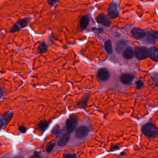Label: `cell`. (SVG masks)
Masks as SVG:
<instances>
[{
	"label": "cell",
	"mask_w": 158,
	"mask_h": 158,
	"mask_svg": "<svg viewBox=\"0 0 158 158\" xmlns=\"http://www.w3.org/2000/svg\"><path fill=\"white\" fill-rule=\"evenodd\" d=\"M143 134L148 138L155 137L158 135V128L151 122L146 123L141 128Z\"/></svg>",
	"instance_id": "cell-1"
},
{
	"label": "cell",
	"mask_w": 158,
	"mask_h": 158,
	"mask_svg": "<svg viewBox=\"0 0 158 158\" xmlns=\"http://www.w3.org/2000/svg\"><path fill=\"white\" fill-rule=\"evenodd\" d=\"M30 21V19L28 18H25L18 20L12 27L10 30V33H15L16 32L19 31L21 30V29H23L27 26Z\"/></svg>",
	"instance_id": "cell-2"
},
{
	"label": "cell",
	"mask_w": 158,
	"mask_h": 158,
	"mask_svg": "<svg viewBox=\"0 0 158 158\" xmlns=\"http://www.w3.org/2000/svg\"><path fill=\"white\" fill-rule=\"evenodd\" d=\"M134 54L137 58L139 60H143L149 57L148 49L144 46H138L135 49Z\"/></svg>",
	"instance_id": "cell-3"
},
{
	"label": "cell",
	"mask_w": 158,
	"mask_h": 158,
	"mask_svg": "<svg viewBox=\"0 0 158 158\" xmlns=\"http://www.w3.org/2000/svg\"><path fill=\"white\" fill-rule=\"evenodd\" d=\"M108 16L110 19L116 18L118 16L119 12L118 10V6L115 3H112L109 5Z\"/></svg>",
	"instance_id": "cell-4"
},
{
	"label": "cell",
	"mask_w": 158,
	"mask_h": 158,
	"mask_svg": "<svg viewBox=\"0 0 158 158\" xmlns=\"http://www.w3.org/2000/svg\"><path fill=\"white\" fill-rule=\"evenodd\" d=\"M96 20L98 24H101L107 27H109L111 24L110 18L109 16L106 15L104 14H100L97 16Z\"/></svg>",
	"instance_id": "cell-5"
},
{
	"label": "cell",
	"mask_w": 158,
	"mask_h": 158,
	"mask_svg": "<svg viewBox=\"0 0 158 158\" xmlns=\"http://www.w3.org/2000/svg\"><path fill=\"white\" fill-rule=\"evenodd\" d=\"M132 36L137 40H141L145 37L146 35L145 32L140 28H135L131 31Z\"/></svg>",
	"instance_id": "cell-6"
},
{
	"label": "cell",
	"mask_w": 158,
	"mask_h": 158,
	"mask_svg": "<svg viewBox=\"0 0 158 158\" xmlns=\"http://www.w3.org/2000/svg\"><path fill=\"white\" fill-rule=\"evenodd\" d=\"M89 129L88 127L85 126H82L76 129L75 133L76 136L79 139H82L88 135Z\"/></svg>",
	"instance_id": "cell-7"
},
{
	"label": "cell",
	"mask_w": 158,
	"mask_h": 158,
	"mask_svg": "<svg viewBox=\"0 0 158 158\" xmlns=\"http://www.w3.org/2000/svg\"><path fill=\"white\" fill-rule=\"evenodd\" d=\"M110 73L106 68H101L98 71V77L101 81H106L110 78Z\"/></svg>",
	"instance_id": "cell-8"
},
{
	"label": "cell",
	"mask_w": 158,
	"mask_h": 158,
	"mask_svg": "<svg viewBox=\"0 0 158 158\" xmlns=\"http://www.w3.org/2000/svg\"><path fill=\"white\" fill-rule=\"evenodd\" d=\"M77 125V121L74 117H70L66 122L67 130L69 133H71L76 129Z\"/></svg>",
	"instance_id": "cell-9"
},
{
	"label": "cell",
	"mask_w": 158,
	"mask_h": 158,
	"mask_svg": "<svg viewBox=\"0 0 158 158\" xmlns=\"http://www.w3.org/2000/svg\"><path fill=\"white\" fill-rule=\"evenodd\" d=\"M13 116V113H7L0 117V129L5 124L11 120Z\"/></svg>",
	"instance_id": "cell-10"
},
{
	"label": "cell",
	"mask_w": 158,
	"mask_h": 158,
	"mask_svg": "<svg viewBox=\"0 0 158 158\" xmlns=\"http://www.w3.org/2000/svg\"><path fill=\"white\" fill-rule=\"evenodd\" d=\"M134 79V76L129 73L123 74L120 77V81L125 85L131 84Z\"/></svg>",
	"instance_id": "cell-11"
},
{
	"label": "cell",
	"mask_w": 158,
	"mask_h": 158,
	"mask_svg": "<svg viewBox=\"0 0 158 158\" xmlns=\"http://www.w3.org/2000/svg\"><path fill=\"white\" fill-rule=\"evenodd\" d=\"M149 57L155 62L158 61V48L156 47H150L148 49Z\"/></svg>",
	"instance_id": "cell-12"
},
{
	"label": "cell",
	"mask_w": 158,
	"mask_h": 158,
	"mask_svg": "<svg viewBox=\"0 0 158 158\" xmlns=\"http://www.w3.org/2000/svg\"><path fill=\"white\" fill-rule=\"evenodd\" d=\"M157 39H158V32L153 30L147 32V40L148 42L153 43Z\"/></svg>",
	"instance_id": "cell-13"
},
{
	"label": "cell",
	"mask_w": 158,
	"mask_h": 158,
	"mask_svg": "<svg viewBox=\"0 0 158 158\" xmlns=\"http://www.w3.org/2000/svg\"><path fill=\"white\" fill-rule=\"evenodd\" d=\"M70 134L68 133V134H64L58 140V145L60 147H62L66 145L70 141Z\"/></svg>",
	"instance_id": "cell-14"
},
{
	"label": "cell",
	"mask_w": 158,
	"mask_h": 158,
	"mask_svg": "<svg viewBox=\"0 0 158 158\" xmlns=\"http://www.w3.org/2000/svg\"><path fill=\"white\" fill-rule=\"evenodd\" d=\"M127 46V42L123 40H121L118 42H117V43L116 44L115 49L118 53H121V52Z\"/></svg>",
	"instance_id": "cell-15"
},
{
	"label": "cell",
	"mask_w": 158,
	"mask_h": 158,
	"mask_svg": "<svg viewBox=\"0 0 158 158\" xmlns=\"http://www.w3.org/2000/svg\"><path fill=\"white\" fill-rule=\"evenodd\" d=\"M134 52L131 47H128L124 50L123 56L126 59H131L134 55Z\"/></svg>",
	"instance_id": "cell-16"
},
{
	"label": "cell",
	"mask_w": 158,
	"mask_h": 158,
	"mask_svg": "<svg viewBox=\"0 0 158 158\" xmlns=\"http://www.w3.org/2000/svg\"><path fill=\"white\" fill-rule=\"evenodd\" d=\"M89 22V19L87 16H84L82 17L80 20V27L83 30L86 28Z\"/></svg>",
	"instance_id": "cell-17"
},
{
	"label": "cell",
	"mask_w": 158,
	"mask_h": 158,
	"mask_svg": "<svg viewBox=\"0 0 158 158\" xmlns=\"http://www.w3.org/2000/svg\"><path fill=\"white\" fill-rule=\"evenodd\" d=\"M104 48L107 53L111 54L113 53L112 46L110 40H107L104 43Z\"/></svg>",
	"instance_id": "cell-18"
},
{
	"label": "cell",
	"mask_w": 158,
	"mask_h": 158,
	"mask_svg": "<svg viewBox=\"0 0 158 158\" xmlns=\"http://www.w3.org/2000/svg\"><path fill=\"white\" fill-rule=\"evenodd\" d=\"M47 49H48V46L47 44L44 42H43L38 47V52L40 53H44L46 52Z\"/></svg>",
	"instance_id": "cell-19"
},
{
	"label": "cell",
	"mask_w": 158,
	"mask_h": 158,
	"mask_svg": "<svg viewBox=\"0 0 158 158\" xmlns=\"http://www.w3.org/2000/svg\"><path fill=\"white\" fill-rule=\"evenodd\" d=\"M49 123L47 122L46 121L42 122L39 124V127L43 131H44L46 129H47V128L49 126Z\"/></svg>",
	"instance_id": "cell-20"
},
{
	"label": "cell",
	"mask_w": 158,
	"mask_h": 158,
	"mask_svg": "<svg viewBox=\"0 0 158 158\" xmlns=\"http://www.w3.org/2000/svg\"><path fill=\"white\" fill-rule=\"evenodd\" d=\"M55 146V143H52L48 144L46 149V151L48 153H50L52 152L53 149H54V147Z\"/></svg>",
	"instance_id": "cell-21"
},
{
	"label": "cell",
	"mask_w": 158,
	"mask_h": 158,
	"mask_svg": "<svg viewBox=\"0 0 158 158\" xmlns=\"http://www.w3.org/2000/svg\"><path fill=\"white\" fill-rule=\"evenodd\" d=\"M88 99V97H86L85 98H83L82 100L80 101L78 103V106L79 107H84L86 105V100Z\"/></svg>",
	"instance_id": "cell-22"
},
{
	"label": "cell",
	"mask_w": 158,
	"mask_h": 158,
	"mask_svg": "<svg viewBox=\"0 0 158 158\" xmlns=\"http://www.w3.org/2000/svg\"><path fill=\"white\" fill-rule=\"evenodd\" d=\"M60 126L56 125L54 128H53L52 133L54 134H58L60 131Z\"/></svg>",
	"instance_id": "cell-23"
},
{
	"label": "cell",
	"mask_w": 158,
	"mask_h": 158,
	"mask_svg": "<svg viewBox=\"0 0 158 158\" xmlns=\"http://www.w3.org/2000/svg\"><path fill=\"white\" fill-rule=\"evenodd\" d=\"M92 31L94 32L95 34H101L103 32L104 30L102 28H94L92 29Z\"/></svg>",
	"instance_id": "cell-24"
},
{
	"label": "cell",
	"mask_w": 158,
	"mask_h": 158,
	"mask_svg": "<svg viewBox=\"0 0 158 158\" xmlns=\"http://www.w3.org/2000/svg\"><path fill=\"white\" fill-rule=\"evenodd\" d=\"M143 82L142 80H138L136 82V86H137V89L141 88V87H143Z\"/></svg>",
	"instance_id": "cell-25"
},
{
	"label": "cell",
	"mask_w": 158,
	"mask_h": 158,
	"mask_svg": "<svg viewBox=\"0 0 158 158\" xmlns=\"http://www.w3.org/2000/svg\"><path fill=\"white\" fill-rule=\"evenodd\" d=\"M18 129L21 133H25L26 132V128L24 126H21L18 128Z\"/></svg>",
	"instance_id": "cell-26"
},
{
	"label": "cell",
	"mask_w": 158,
	"mask_h": 158,
	"mask_svg": "<svg viewBox=\"0 0 158 158\" xmlns=\"http://www.w3.org/2000/svg\"><path fill=\"white\" fill-rule=\"evenodd\" d=\"M76 156L75 155L72 154V153H68V154H66L64 156V157L67 158H76Z\"/></svg>",
	"instance_id": "cell-27"
},
{
	"label": "cell",
	"mask_w": 158,
	"mask_h": 158,
	"mask_svg": "<svg viewBox=\"0 0 158 158\" xmlns=\"http://www.w3.org/2000/svg\"><path fill=\"white\" fill-rule=\"evenodd\" d=\"M48 1L50 5H52V6L55 5V4L58 3V0H48Z\"/></svg>",
	"instance_id": "cell-28"
},
{
	"label": "cell",
	"mask_w": 158,
	"mask_h": 158,
	"mask_svg": "<svg viewBox=\"0 0 158 158\" xmlns=\"http://www.w3.org/2000/svg\"><path fill=\"white\" fill-rule=\"evenodd\" d=\"M118 149H119V147L117 145H114L111 147V150L112 151H116Z\"/></svg>",
	"instance_id": "cell-29"
},
{
	"label": "cell",
	"mask_w": 158,
	"mask_h": 158,
	"mask_svg": "<svg viewBox=\"0 0 158 158\" xmlns=\"http://www.w3.org/2000/svg\"><path fill=\"white\" fill-rule=\"evenodd\" d=\"M31 158H40V156L39 155V153L37 152H34V155L31 156Z\"/></svg>",
	"instance_id": "cell-30"
},
{
	"label": "cell",
	"mask_w": 158,
	"mask_h": 158,
	"mask_svg": "<svg viewBox=\"0 0 158 158\" xmlns=\"http://www.w3.org/2000/svg\"><path fill=\"white\" fill-rule=\"evenodd\" d=\"M3 95V91L1 89H0V98Z\"/></svg>",
	"instance_id": "cell-31"
},
{
	"label": "cell",
	"mask_w": 158,
	"mask_h": 158,
	"mask_svg": "<svg viewBox=\"0 0 158 158\" xmlns=\"http://www.w3.org/2000/svg\"><path fill=\"white\" fill-rule=\"evenodd\" d=\"M124 154H125V153H124V152H123V153H121V155H124Z\"/></svg>",
	"instance_id": "cell-32"
},
{
	"label": "cell",
	"mask_w": 158,
	"mask_h": 158,
	"mask_svg": "<svg viewBox=\"0 0 158 158\" xmlns=\"http://www.w3.org/2000/svg\"><path fill=\"white\" fill-rule=\"evenodd\" d=\"M157 85H158V84H157Z\"/></svg>",
	"instance_id": "cell-33"
}]
</instances>
